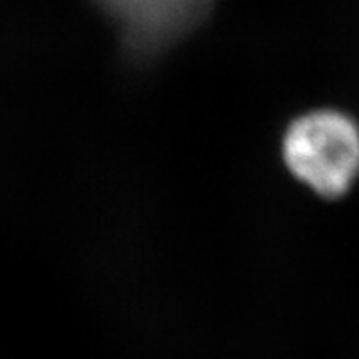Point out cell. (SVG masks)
I'll list each match as a JSON object with an SVG mask.
<instances>
[{
	"mask_svg": "<svg viewBox=\"0 0 359 359\" xmlns=\"http://www.w3.org/2000/svg\"><path fill=\"white\" fill-rule=\"evenodd\" d=\"M120 30L134 58H154L192 34L216 0H92Z\"/></svg>",
	"mask_w": 359,
	"mask_h": 359,
	"instance_id": "2",
	"label": "cell"
},
{
	"mask_svg": "<svg viewBox=\"0 0 359 359\" xmlns=\"http://www.w3.org/2000/svg\"><path fill=\"white\" fill-rule=\"evenodd\" d=\"M287 170L325 200L349 192L359 176V126L337 110H313L295 118L282 140Z\"/></svg>",
	"mask_w": 359,
	"mask_h": 359,
	"instance_id": "1",
	"label": "cell"
}]
</instances>
